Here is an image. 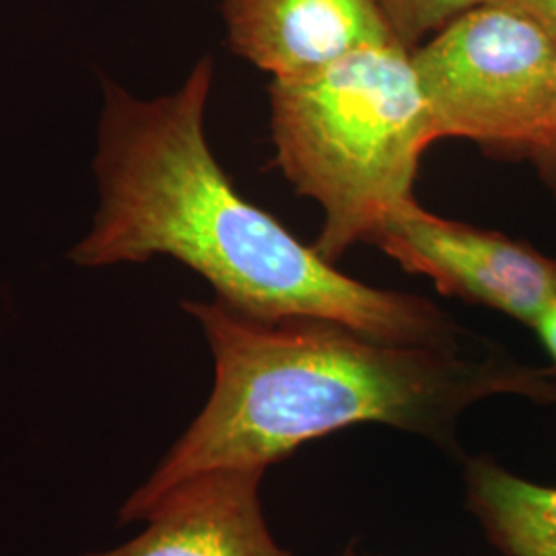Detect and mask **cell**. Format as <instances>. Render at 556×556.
I'll return each mask as SVG.
<instances>
[{"instance_id":"obj_6","label":"cell","mask_w":556,"mask_h":556,"mask_svg":"<svg viewBox=\"0 0 556 556\" xmlns=\"http://www.w3.org/2000/svg\"><path fill=\"white\" fill-rule=\"evenodd\" d=\"M262 468H220L188 478L142 516V532L83 556H291L268 530Z\"/></svg>"},{"instance_id":"obj_13","label":"cell","mask_w":556,"mask_h":556,"mask_svg":"<svg viewBox=\"0 0 556 556\" xmlns=\"http://www.w3.org/2000/svg\"><path fill=\"white\" fill-rule=\"evenodd\" d=\"M342 556H361V555H355V553H346V555H342Z\"/></svg>"},{"instance_id":"obj_3","label":"cell","mask_w":556,"mask_h":556,"mask_svg":"<svg viewBox=\"0 0 556 556\" xmlns=\"http://www.w3.org/2000/svg\"><path fill=\"white\" fill-rule=\"evenodd\" d=\"M270 122L282 174L324 211L314 250L332 264L415 199L420 157L438 142L410 50L397 41L273 79Z\"/></svg>"},{"instance_id":"obj_12","label":"cell","mask_w":556,"mask_h":556,"mask_svg":"<svg viewBox=\"0 0 556 556\" xmlns=\"http://www.w3.org/2000/svg\"><path fill=\"white\" fill-rule=\"evenodd\" d=\"M532 330L536 332L544 351L551 357V367L556 371V293L553 299L544 305V309L540 312L536 324L532 326Z\"/></svg>"},{"instance_id":"obj_10","label":"cell","mask_w":556,"mask_h":556,"mask_svg":"<svg viewBox=\"0 0 556 556\" xmlns=\"http://www.w3.org/2000/svg\"><path fill=\"white\" fill-rule=\"evenodd\" d=\"M528 160L536 165L540 178L551 188L556 199V68H555V96L551 103L548 118L544 122V128L540 132L536 142L528 151Z\"/></svg>"},{"instance_id":"obj_8","label":"cell","mask_w":556,"mask_h":556,"mask_svg":"<svg viewBox=\"0 0 556 556\" xmlns=\"http://www.w3.org/2000/svg\"><path fill=\"white\" fill-rule=\"evenodd\" d=\"M466 507L505 556H556V486L505 470L493 457L466 459Z\"/></svg>"},{"instance_id":"obj_9","label":"cell","mask_w":556,"mask_h":556,"mask_svg":"<svg viewBox=\"0 0 556 556\" xmlns=\"http://www.w3.org/2000/svg\"><path fill=\"white\" fill-rule=\"evenodd\" d=\"M394 38L404 48L415 50L431 34H438L462 13L486 0H376Z\"/></svg>"},{"instance_id":"obj_11","label":"cell","mask_w":556,"mask_h":556,"mask_svg":"<svg viewBox=\"0 0 556 556\" xmlns=\"http://www.w3.org/2000/svg\"><path fill=\"white\" fill-rule=\"evenodd\" d=\"M526 20L536 23L551 38L556 40V0H486Z\"/></svg>"},{"instance_id":"obj_5","label":"cell","mask_w":556,"mask_h":556,"mask_svg":"<svg viewBox=\"0 0 556 556\" xmlns=\"http://www.w3.org/2000/svg\"><path fill=\"white\" fill-rule=\"evenodd\" d=\"M369 241L443 295L491 307L532 328L556 293V260L528 241L443 219L417 199L392 206Z\"/></svg>"},{"instance_id":"obj_2","label":"cell","mask_w":556,"mask_h":556,"mask_svg":"<svg viewBox=\"0 0 556 556\" xmlns=\"http://www.w3.org/2000/svg\"><path fill=\"white\" fill-rule=\"evenodd\" d=\"M215 361L199 417L119 507L137 523L169 489L220 468L268 470L301 445L355 425H388L457 454L459 417L478 400L511 394L556 404L553 367L493 351L400 344L324 318L258 319L219 299L184 301Z\"/></svg>"},{"instance_id":"obj_4","label":"cell","mask_w":556,"mask_h":556,"mask_svg":"<svg viewBox=\"0 0 556 556\" xmlns=\"http://www.w3.org/2000/svg\"><path fill=\"white\" fill-rule=\"evenodd\" d=\"M410 59L435 139L528 157L555 96V38L484 2L410 50Z\"/></svg>"},{"instance_id":"obj_7","label":"cell","mask_w":556,"mask_h":556,"mask_svg":"<svg viewBox=\"0 0 556 556\" xmlns=\"http://www.w3.org/2000/svg\"><path fill=\"white\" fill-rule=\"evenodd\" d=\"M220 13L229 48L273 79L397 41L376 0H220Z\"/></svg>"},{"instance_id":"obj_1","label":"cell","mask_w":556,"mask_h":556,"mask_svg":"<svg viewBox=\"0 0 556 556\" xmlns=\"http://www.w3.org/2000/svg\"><path fill=\"white\" fill-rule=\"evenodd\" d=\"M213 80L211 56L155 100L105 80L93 161L100 204L71 260L103 268L169 256L250 318L334 319L390 342L464 349L466 330L433 301L340 273L239 194L204 132Z\"/></svg>"}]
</instances>
